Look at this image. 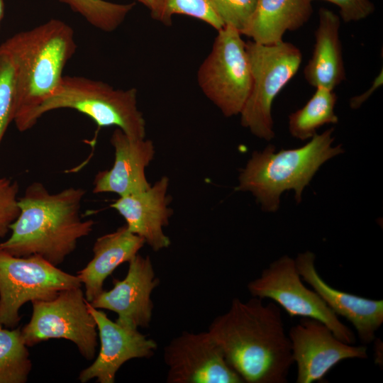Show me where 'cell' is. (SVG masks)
I'll list each match as a JSON object with an SVG mask.
<instances>
[{"label":"cell","mask_w":383,"mask_h":383,"mask_svg":"<svg viewBox=\"0 0 383 383\" xmlns=\"http://www.w3.org/2000/svg\"><path fill=\"white\" fill-rule=\"evenodd\" d=\"M245 383H287L294 364L281 308L253 297L233 299L207 331Z\"/></svg>","instance_id":"6da1fadb"},{"label":"cell","mask_w":383,"mask_h":383,"mask_svg":"<svg viewBox=\"0 0 383 383\" xmlns=\"http://www.w3.org/2000/svg\"><path fill=\"white\" fill-rule=\"evenodd\" d=\"M85 194L75 187L51 194L40 182L30 184L18 199L19 214L0 250L17 257L38 255L58 266L93 230L94 221L80 216Z\"/></svg>","instance_id":"7a4b0ae2"},{"label":"cell","mask_w":383,"mask_h":383,"mask_svg":"<svg viewBox=\"0 0 383 383\" xmlns=\"http://www.w3.org/2000/svg\"><path fill=\"white\" fill-rule=\"evenodd\" d=\"M4 42L16 67L13 122L23 132L35 125V111L55 92L63 78L64 68L77 50L74 30L65 22L53 18L17 33Z\"/></svg>","instance_id":"3957f363"},{"label":"cell","mask_w":383,"mask_h":383,"mask_svg":"<svg viewBox=\"0 0 383 383\" xmlns=\"http://www.w3.org/2000/svg\"><path fill=\"white\" fill-rule=\"evenodd\" d=\"M334 128L314 135L304 146L276 151L268 145L262 151H254L238 177L235 190L250 192L267 212L279 208L281 194L294 192L297 204L302 193L321 165L344 152L341 145L333 147Z\"/></svg>","instance_id":"277c9868"},{"label":"cell","mask_w":383,"mask_h":383,"mask_svg":"<svg viewBox=\"0 0 383 383\" xmlns=\"http://www.w3.org/2000/svg\"><path fill=\"white\" fill-rule=\"evenodd\" d=\"M135 88L115 89L99 80L63 76L55 92L35 111V124L45 113L70 109L90 118L99 128L116 126L133 138H144L146 123L138 108Z\"/></svg>","instance_id":"5b68a950"},{"label":"cell","mask_w":383,"mask_h":383,"mask_svg":"<svg viewBox=\"0 0 383 383\" xmlns=\"http://www.w3.org/2000/svg\"><path fill=\"white\" fill-rule=\"evenodd\" d=\"M252 74V87L240 113V123L255 136L271 140L274 137L272 107L274 99L296 74L302 53L294 45L280 41L245 43Z\"/></svg>","instance_id":"8992f818"},{"label":"cell","mask_w":383,"mask_h":383,"mask_svg":"<svg viewBox=\"0 0 383 383\" xmlns=\"http://www.w3.org/2000/svg\"><path fill=\"white\" fill-rule=\"evenodd\" d=\"M241 36L227 26L218 30L210 52L197 71L201 90L226 117L240 115L252 87L245 42Z\"/></svg>","instance_id":"52a82bcc"},{"label":"cell","mask_w":383,"mask_h":383,"mask_svg":"<svg viewBox=\"0 0 383 383\" xmlns=\"http://www.w3.org/2000/svg\"><path fill=\"white\" fill-rule=\"evenodd\" d=\"M81 286L77 275L40 256L17 257L0 250V323L13 328L26 303L50 300L62 290Z\"/></svg>","instance_id":"ba28073f"},{"label":"cell","mask_w":383,"mask_h":383,"mask_svg":"<svg viewBox=\"0 0 383 383\" xmlns=\"http://www.w3.org/2000/svg\"><path fill=\"white\" fill-rule=\"evenodd\" d=\"M87 302L81 287L62 290L50 300L32 301L30 319L21 328L26 345L63 338L72 341L86 360H93L98 331Z\"/></svg>","instance_id":"9c48e42d"},{"label":"cell","mask_w":383,"mask_h":383,"mask_svg":"<svg viewBox=\"0 0 383 383\" xmlns=\"http://www.w3.org/2000/svg\"><path fill=\"white\" fill-rule=\"evenodd\" d=\"M253 297L267 299L290 317H308L326 324L341 341L354 345L353 331L343 323L321 296L302 282L294 259L284 255L272 262L260 275L248 284Z\"/></svg>","instance_id":"30bf717a"},{"label":"cell","mask_w":383,"mask_h":383,"mask_svg":"<svg viewBox=\"0 0 383 383\" xmlns=\"http://www.w3.org/2000/svg\"><path fill=\"white\" fill-rule=\"evenodd\" d=\"M168 383H244L208 331H184L164 348Z\"/></svg>","instance_id":"8fae6325"},{"label":"cell","mask_w":383,"mask_h":383,"mask_svg":"<svg viewBox=\"0 0 383 383\" xmlns=\"http://www.w3.org/2000/svg\"><path fill=\"white\" fill-rule=\"evenodd\" d=\"M296 383H312L324 379L340 362L347 359H367L365 345L355 346L340 340L323 322L301 317L289 331Z\"/></svg>","instance_id":"7c38bea8"},{"label":"cell","mask_w":383,"mask_h":383,"mask_svg":"<svg viewBox=\"0 0 383 383\" xmlns=\"http://www.w3.org/2000/svg\"><path fill=\"white\" fill-rule=\"evenodd\" d=\"M159 284L154 267L148 256L138 253L128 262L126 276L113 279V287L104 289L91 302L93 307L116 313V322L132 328H147L152 317L151 294Z\"/></svg>","instance_id":"4fadbf2b"},{"label":"cell","mask_w":383,"mask_h":383,"mask_svg":"<svg viewBox=\"0 0 383 383\" xmlns=\"http://www.w3.org/2000/svg\"><path fill=\"white\" fill-rule=\"evenodd\" d=\"M94 317L100 340V350L92 364L82 370L78 379L82 383L96 379L99 383H113L120 367L135 358H150L157 343L138 329L122 326L112 321L104 311L87 302Z\"/></svg>","instance_id":"5bb4252c"},{"label":"cell","mask_w":383,"mask_h":383,"mask_svg":"<svg viewBox=\"0 0 383 383\" xmlns=\"http://www.w3.org/2000/svg\"><path fill=\"white\" fill-rule=\"evenodd\" d=\"M316 255L306 250L294 259L302 280L309 284L338 317L355 328L363 345L374 341L383 323V300L371 299L332 287L320 276L315 266Z\"/></svg>","instance_id":"9a60e30c"},{"label":"cell","mask_w":383,"mask_h":383,"mask_svg":"<svg viewBox=\"0 0 383 383\" xmlns=\"http://www.w3.org/2000/svg\"><path fill=\"white\" fill-rule=\"evenodd\" d=\"M110 142L114 149V162L109 170L96 174L93 193H114L123 196L149 189L151 184L145 169L154 158L153 142L145 138L131 137L118 128L112 133Z\"/></svg>","instance_id":"2e32d148"},{"label":"cell","mask_w":383,"mask_h":383,"mask_svg":"<svg viewBox=\"0 0 383 383\" xmlns=\"http://www.w3.org/2000/svg\"><path fill=\"white\" fill-rule=\"evenodd\" d=\"M169 184V178L163 176L147 190L119 196L110 205L125 219L128 230L155 252L171 244L163 231L173 213L170 207L172 198L167 194Z\"/></svg>","instance_id":"e0dca14e"},{"label":"cell","mask_w":383,"mask_h":383,"mask_svg":"<svg viewBox=\"0 0 383 383\" xmlns=\"http://www.w3.org/2000/svg\"><path fill=\"white\" fill-rule=\"evenodd\" d=\"M145 244L126 225L99 237L93 245L92 259L77 274L84 285L87 301H92L104 290L106 278L120 265L128 262Z\"/></svg>","instance_id":"ac0fdd59"},{"label":"cell","mask_w":383,"mask_h":383,"mask_svg":"<svg viewBox=\"0 0 383 383\" xmlns=\"http://www.w3.org/2000/svg\"><path fill=\"white\" fill-rule=\"evenodd\" d=\"M318 17L313 51L304 74L310 85L334 90L345 79L339 37L340 18L326 8L319 9Z\"/></svg>","instance_id":"d6986e66"},{"label":"cell","mask_w":383,"mask_h":383,"mask_svg":"<svg viewBox=\"0 0 383 383\" xmlns=\"http://www.w3.org/2000/svg\"><path fill=\"white\" fill-rule=\"evenodd\" d=\"M312 0H257L252 18L243 35L265 45L283 40L287 31L302 27L313 13Z\"/></svg>","instance_id":"ffe728a7"},{"label":"cell","mask_w":383,"mask_h":383,"mask_svg":"<svg viewBox=\"0 0 383 383\" xmlns=\"http://www.w3.org/2000/svg\"><path fill=\"white\" fill-rule=\"evenodd\" d=\"M337 95L334 90L318 87L311 98L301 109L289 116V131L301 140L311 138L316 130L326 124L337 123L335 113Z\"/></svg>","instance_id":"44dd1931"},{"label":"cell","mask_w":383,"mask_h":383,"mask_svg":"<svg viewBox=\"0 0 383 383\" xmlns=\"http://www.w3.org/2000/svg\"><path fill=\"white\" fill-rule=\"evenodd\" d=\"M32 370L21 328L0 323V383H26Z\"/></svg>","instance_id":"7402d4cb"},{"label":"cell","mask_w":383,"mask_h":383,"mask_svg":"<svg viewBox=\"0 0 383 383\" xmlns=\"http://www.w3.org/2000/svg\"><path fill=\"white\" fill-rule=\"evenodd\" d=\"M82 16L89 24L104 32H112L124 21L135 3L119 4L105 0H58Z\"/></svg>","instance_id":"603a6c76"},{"label":"cell","mask_w":383,"mask_h":383,"mask_svg":"<svg viewBox=\"0 0 383 383\" xmlns=\"http://www.w3.org/2000/svg\"><path fill=\"white\" fill-rule=\"evenodd\" d=\"M152 19L167 26L174 15H184L205 22L216 29L224 26L213 11L209 0H154L150 9Z\"/></svg>","instance_id":"cb8c5ba5"},{"label":"cell","mask_w":383,"mask_h":383,"mask_svg":"<svg viewBox=\"0 0 383 383\" xmlns=\"http://www.w3.org/2000/svg\"><path fill=\"white\" fill-rule=\"evenodd\" d=\"M16 102V62L4 42L0 45V144L10 123L13 122Z\"/></svg>","instance_id":"d4e9b609"},{"label":"cell","mask_w":383,"mask_h":383,"mask_svg":"<svg viewBox=\"0 0 383 383\" xmlns=\"http://www.w3.org/2000/svg\"><path fill=\"white\" fill-rule=\"evenodd\" d=\"M209 1L223 26L235 28L242 35L252 18L257 3V0H209Z\"/></svg>","instance_id":"484cf974"},{"label":"cell","mask_w":383,"mask_h":383,"mask_svg":"<svg viewBox=\"0 0 383 383\" xmlns=\"http://www.w3.org/2000/svg\"><path fill=\"white\" fill-rule=\"evenodd\" d=\"M18 185L9 178L0 177V238L10 232L11 225L19 214Z\"/></svg>","instance_id":"4316f807"},{"label":"cell","mask_w":383,"mask_h":383,"mask_svg":"<svg viewBox=\"0 0 383 383\" xmlns=\"http://www.w3.org/2000/svg\"><path fill=\"white\" fill-rule=\"evenodd\" d=\"M313 1V0H312ZM336 5L342 20L345 23L359 21L367 18L375 10L370 0H323Z\"/></svg>","instance_id":"83f0119b"},{"label":"cell","mask_w":383,"mask_h":383,"mask_svg":"<svg viewBox=\"0 0 383 383\" xmlns=\"http://www.w3.org/2000/svg\"><path fill=\"white\" fill-rule=\"evenodd\" d=\"M383 84V70L382 69L375 77L371 87L360 95H357L352 97L350 100V106L352 109H356L360 108L362 104L366 101L372 93L380 87Z\"/></svg>","instance_id":"f1b7e54d"},{"label":"cell","mask_w":383,"mask_h":383,"mask_svg":"<svg viewBox=\"0 0 383 383\" xmlns=\"http://www.w3.org/2000/svg\"><path fill=\"white\" fill-rule=\"evenodd\" d=\"M136 1L142 4L143 6H146L150 10L152 6L154 0H136Z\"/></svg>","instance_id":"f546056e"},{"label":"cell","mask_w":383,"mask_h":383,"mask_svg":"<svg viewBox=\"0 0 383 383\" xmlns=\"http://www.w3.org/2000/svg\"><path fill=\"white\" fill-rule=\"evenodd\" d=\"M4 0H0V28H1L2 20L4 18Z\"/></svg>","instance_id":"4dcf8cb0"}]
</instances>
